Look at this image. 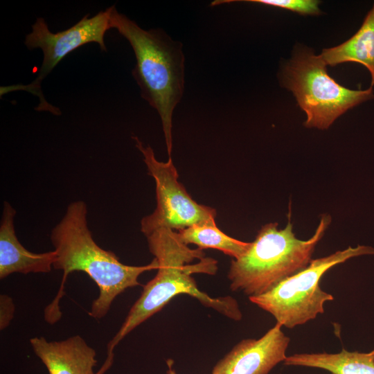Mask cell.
Returning a JSON list of instances; mask_svg holds the SVG:
<instances>
[{"mask_svg": "<svg viewBox=\"0 0 374 374\" xmlns=\"http://www.w3.org/2000/svg\"><path fill=\"white\" fill-rule=\"evenodd\" d=\"M151 253L158 263L157 273L144 287L121 328L107 346V358L97 374H105L114 362V350L132 330L159 312L178 294L193 296L206 307L212 308L235 321L242 319L235 299L231 296L212 298L197 287L192 274L216 273L217 261L206 258L202 249H190L177 232L159 228L145 235Z\"/></svg>", "mask_w": 374, "mask_h": 374, "instance_id": "1", "label": "cell"}, {"mask_svg": "<svg viewBox=\"0 0 374 374\" xmlns=\"http://www.w3.org/2000/svg\"><path fill=\"white\" fill-rule=\"evenodd\" d=\"M87 206L82 201L71 203L60 222L53 229L51 242L56 252L53 267L63 271L60 287L52 302L44 309L45 321L54 324L61 317L60 301L64 294L67 276L83 271L97 285L99 295L91 306L89 315L104 317L116 297L126 289L139 285V276L157 269L155 258L148 265L132 266L122 263L114 253L99 247L87 224Z\"/></svg>", "mask_w": 374, "mask_h": 374, "instance_id": "2", "label": "cell"}, {"mask_svg": "<svg viewBox=\"0 0 374 374\" xmlns=\"http://www.w3.org/2000/svg\"><path fill=\"white\" fill-rule=\"evenodd\" d=\"M111 28L130 44L136 57L132 75L143 98L157 109L162 122L169 157L172 151V116L184 83V56L181 42L161 29L145 30L112 6Z\"/></svg>", "mask_w": 374, "mask_h": 374, "instance_id": "3", "label": "cell"}, {"mask_svg": "<svg viewBox=\"0 0 374 374\" xmlns=\"http://www.w3.org/2000/svg\"><path fill=\"white\" fill-rule=\"evenodd\" d=\"M330 222V215H322L315 233L307 240L296 238L290 220L283 229H278L277 223L263 225L247 251L231 260L228 274L231 290L249 297L260 295L305 269Z\"/></svg>", "mask_w": 374, "mask_h": 374, "instance_id": "4", "label": "cell"}, {"mask_svg": "<svg viewBox=\"0 0 374 374\" xmlns=\"http://www.w3.org/2000/svg\"><path fill=\"white\" fill-rule=\"evenodd\" d=\"M321 55L310 50H298L281 72V82L294 93L305 112L307 127L328 129L347 110L374 98L373 87L352 90L338 84L327 73Z\"/></svg>", "mask_w": 374, "mask_h": 374, "instance_id": "5", "label": "cell"}, {"mask_svg": "<svg viewBox=\"0 0 374 374\" xmlns=\"http://www.w3.org/2000/svg\"><path fill=\"white\" fill-rule=\"evenodd\" d=\"M366 254H374V249L358 245L312 260L303 270L285 278L265 293L249 299L273 315L283 326L293 328L303 325L323 314L324 303L334 299L319 285L323 274L351 258Z\"/></svg>", "mask_w": 374, "mask_h": 374, "instance_id": "6", "label": "cell"}, {"mask_svg": "<svg viewBox=\"0 0 374 374\" xmlns=\"http://www.w3.org/2000/svg\"><path fill=\"white\" fill-rule=\"evenodd\" d=\"M133 139L156 183L157 207L141 220V232L146 235L163 227L179 231L195 224H215L216 211L198 204L188 195L178 181L171 157L166 162L159 161L150 145L145 146L136 136Z\"/></svg>", "mask_w": 374, "mask_h": 374, "instance_id": "7", "label": "cell"}, {"mask_svg": "<svg viewBox=\"0 0 374 374\" xmlns=\"http://www.w3.org/2000/svg\"><path fill=\"white\" fill-rule=\"evenodd\" d=\"M112 6L100 11L91 18L89 14L69 28L52 33L42 17L36 19L32 26V32L26 35L24 44L28 49L40 48L43 52V61L34 81L27 85L10 87L9 91L24 90L38 96L40 103L37 110H47L58 114L59 110L48 105L41 91L43 80L55 66L68 54L78 48L94 42L102 51H107L104 37L111 29L110 17Z\"/></svg>", "mask_w": 374, "mask_h": 374, "instance_id": "8", "label": "cell"}, {"mask_svg": "<svg viewBox=\"0 0 374 374\" xmlns=\"http://www.w3.org/2000/svg\"><path fill=\"white\" fill-rule=\"evenodd\" d=\"M282 326L276 322L260 339L241 341L217 362L212 374H268L287 357L290 339Z\"/></svg>", "mask_w": 374, "mask_h": 374, "instance_id": "9", "label": "cell"}, {"mask_svg": "<svg viewBox=\"0 0 374 374\" xmlns=\"http://www.w3.org/2000/svg\"><path fill=\"white\" fill-rule=\"evenodd\" d=\"M30 344L48 374H96L93 371L96 353L79 335L59 341L33 337Z\"/></svg>", "mask_w": 374, "mask_h": 374, "instance_id": "10", "label": "cell"}, {"mask_svg": "<svg viewBox=\"0 0 374 374\" xmlns=\"http://www.w3.org/2000/svg\"><path fill=\"white\" fill-rule=\"evenodd\" d=\"M15 208L5 202L0 224V278L13 273H47L56 259V252L36 253L27 250L15 234Z\"/></svg>", "mask_w": 374, "mask_h": 374, "instance_id": "11", "label": "cell"}, {"mask_svg": "<svg viewBox=\"0 0 374 374\" xmlns=\"http://www.w3.org/2000/svg\"><path fill=\"white\" fill-rule=\"evenodd\" d=\"M283 363L321 368L332 374H374V349L368 353L342 348L338 353H296L287 356Z\"/></svg>", "mask_w": 374, "mask_h": 374, "instance_id": "12", "label": "cell"}, {"mask_svg": "<svg viewBox=\"0 0 374 374\" xmlns=\"http://www.w3.org/2000/svg\"><path fill=\"white\" fill-rule=\"evenodd\" d=\"M326 64L354 62L366 66L374 85V4L357 32L339 46L324 48L320 55Z\"/></svg>", "mask_w": 374, "mask_h": 374, "instance_id": "13", "label": "cell"}, {"mask_svg": "<svg viewBox=\"0 0 374 374\" xmlns=\"http://www.w3.org/2000/svg\"><path fill=\"white\" fill-rule=\"evenodd\" d=\"M177 233L187 245L193 244L202 249H217L234 259L242 256L251 245V242H242L226 235L217 228L216 224H195L179 230Z\"/></svg>", "mask_w": 374, "mask_h": 374, "instance_id": "14", "label": "cell"}, {"mask_svg": "<svg viewBox=\"0 0 374 374\" xmlns=\"http://www.w3.org/2000/svg\"><path fill=\"white\" fill-rule=\"evenodd\" d=\"M253 2L290 10L301 15H319V1L314 0H245Z\"/></svg>", "mask_w": 374, "mask_h": 374, "instance_id": "15", "label": "cell"}, {"mask_svg": "<svg viewBox=\"0 0 374 374\" xmlns=\"http://www.w3.org/2000/svg\"><path fill=\"white\" fill-rule=\"evenodd\" d=\"M15 313L13 300L6 294L0 296V329L7 328L12 321Z\"/></svg>", "mask_w": 374, "mask_h": 374, "instance_id": "16", "label": "cell"}, {"mask_svg": "<svg viewBox=\"0 0 374 374\" xmlns=\"http://www.w3.org/2000/svg\"><path fill=\"white\" fill-rule=\"evenodd\" d=\"M167 364H168V371L167 372V374H177L176 372L172 368V360L168 359L167 361Z\"/></svg>", "mask_w": 374, "mask_h": 374, "instance_id": "17", "label": "cell"}]
</instances>
